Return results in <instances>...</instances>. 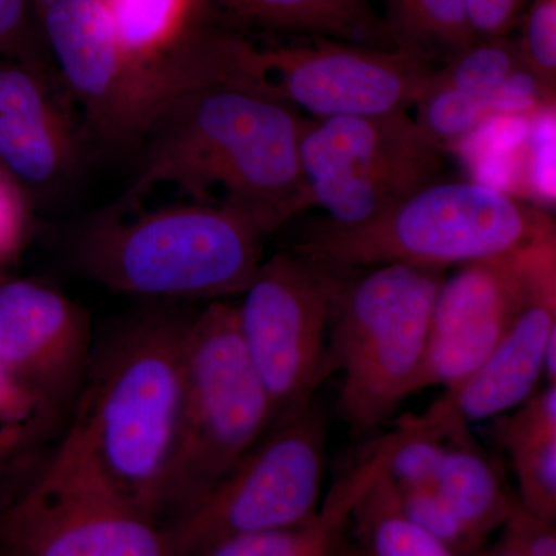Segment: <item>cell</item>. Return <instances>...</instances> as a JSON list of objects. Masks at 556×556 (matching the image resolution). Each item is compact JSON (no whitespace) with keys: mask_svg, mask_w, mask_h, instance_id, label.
I'll list each match as a JSON object with an SVG mask.
<instances>
[{"mask_svg":"<svg viewBox=\"0 0 556 556\" xmlns=\"http://www.w3.org/2000/svg\"><path fill=\"white\" fill-rule=\"evenodd\" d=\"M190 317L166 306L141 311L91 351L75 417L42 473L160 522L185 407Z\"/></svg>","mask_w":556,"mask_h":556,"instance_id":"obj_1","label":"cell"},{"mask_svg":"<svg viewBox=\"0 0 556 556\" xmlns=\"http://www.w3.org/2000/svg\"><path fill=\"white\" fill-rule=\"evenodd\" d=\"M305 119L232 87L174 91L150 112L130 188L108 211L129 214L156 186L175 185L197 203L243 212L269 236L311 207L300 164Z\"/></svg>","mask_w":556,"mask_h":556,"instance_id":"obj_2","label":"cell"},{"mask_svg":"<svg viewBox=\"0 0 556 556\" xmlns=\"http://www.w3.org/2000/svg\"><path fill=\"white\" fill-rule=\"evenodd\" d=\"M438 64L404 47L376 49L314 38L260 46L237 28L200 22L160 62L161 94L232 87L314 119L408 112Z\"/></svg>","mask_w":556,"mask_h":556,"instance_id":"obj_3","label":"cell"},{"mask_svg":"<svg viewBox=\"0 0 556 556\" xmlns=\"http://www.w3.org/2000/svg\"><path fill=\"white\" fill-rule=\"evenodd\" d=\"M265 237L243 212L195 201L135 218L105 208L72 252L84 276L115 291L215 302L247 291L265 260Z\"/></svg>","mask_w":556,"mask_h":556,"instance_id":"obj_4","label":"cell"},{"mask_svg":"<svg viewBox=\"0 0 556 556\" xmlns=\"http://www.w3.org/2000/svg\"><path fill=\"white\" fill-rule=\"evenodd\" d=\"M554 237L555 222L547 212L506 190L439 179L367 222L314 223L289 249L331 269L388 263L448 269Z\"/></svg>","mask_w":556,"mask_h":556,"instance_id":"obj_5","label":"cell"},{"mask_svg":"<svg viewBox=\"0 0 556 556\" xmlns=\"http://www.w3.org/2000/svg\"><path fill=\"white\" fill-rule=\"evenodd\" d=\"M334 270L328 369L342 372L338 415L361 438L416 394L447 269L388 263Z\"/></svg>","mask_w":556,"mask_h":556,"instance_id":"obj_6","label":"cell"},{"mask_svg":"<svg viewBox=\"0 0 556 556\" xmlns=\"http://www.w3.org/2000/svg\"><path fill=\"white\" fill-rule=\"evenodd\" d=\"M273 426V409L240 338L237 305L215 300L190 317L186 394L160 522L197 506Z\"/></svg>","mask_w":556,"mask_h":556,"instance_id":"obj_7","label":"cell"},{"mask_svg":"<svg viewBox=\"0 0 556 556\" xmlns=\"http://www.w3.org/2000/svg\"><path fill=\"white\" fill-rule=\"evenodd\" d=\"M327 457L328 420L314 399L274 424L197 506L164 526L174 556H200L229 538L313 521Z\"/></svg>","mask_w":556,"mask_h":556,"instance_id":"obj_8","label":"cell"},{"mask_svg":"<svg viewBox=\"0 0 556 556\" xmlns=\"http://www.w3.org/2000/svg\"><path fill=\"white\" fill-rule=\"evenodd\" d=\"M300 164L311 207L357 225L442 179L445 150L408 112L306 118Z\"/></svg>","mask_w":556,"mask_h":556,"instance_id":"obj_9","label":"cell"},{"mask_svg":"<svg viewBox=\"0 0 556 556\" xmlns=\"http://www.w3.org/2000/svg\"><path fill=\"white\" fill-rule=\"evenodd\" d=\"M334 281V269L288 249L263 260L240 295V338L269 399L273 426L314 401L318 386L331 376L328 329Z\"/></svg>","mask_w":556,"mask_h":556,"instance_id":"obj_10","label":"cell"},{"mask_svg":"<svg viewBox=\"0 0 556 556\" xmlns=\"http://www.w3.org/2000/svg\"><path fill=\"white\" fill-rule=\"evenodd\" d=\"M556 287V237L500 257L459 266L445 277L431 317L416 394L467 378L521 311Z\"/></svg>","mask_w":556,"mask_h":556,"instance_id":"obj_11","label":"cell"},{"mask_svg":"<svg viewBox=\"0 0 556 556\" xmlns=\"http://www.w3.org/2000/svg\"><path fill=\"white\" fill-rule=\"evenodd\" d=\"M56 78L109 148H135L152 110L149 73L119 43L101 0H33Z\"/></svg>","mask_w":556,"mask_h":556,"instance_id":"obj_12","label":"cell"},{"mask_svg":"<svg viewBox=\"0 0 556 556\" xmlns=\"http://www.w3.org/2000/svg\"><path fill=\"white\" fill-rule=\"evenodd\" d=\"M0 556H174L160 522L118 500L39 478L0 508Z\"/></svg>","mask_w":556,"mask_h":556,"instance_id":"obj_13","label":"cell"},{"mask_svg":"<svg viewBox=\"0 0 556 556\" xmlns=\"http://www.w3.org/2000/svg\"><path fill=\"white\" fill-rule=\"evenodd\" d=\"M90 338L86 311L53 285L0 281V364L43 413L67 407L78 396Z\"/></svg>","mask_w":556,"mask_h":556,"instance_id":"obj_14","label":"cell"},{"mask_svg":"<svg viewBox=\"0 0 556 556\" xmlns=\"http://www.w3.org/2000/svg\"><path fill=\"white\" fill-rule=\"evenodd\" d=\"M556 339V287L544 289L477 369L437 401L467 424L496 419L525 404L544 379L548 343Z\"/></svg>","mask_w":556,"mask_h":556,"instance_id":"obj_15","label":"cell"},{"mask_svg":"<svg viewBox=\"0 0 556 556\" xmlns=\"http://www.w3.org/2000/svg\"><path fill=\"white\" fill-rule=\"evenodd\" d=\"M431 486L466 538L471 556L484 552L518 504L503 464L479 444L466 420H456L450 430Z\"/></svg>","mask_w":556,"mask_h":556,"instance_id":"obj_16","label":"cell"},{"mask_svg":"<svg viewBox=\"0 0 556 556\" xmlns=\"http://www.w3.org/2000/svg\"><path fill=\"white\" fill-rule=\"evenodd\" d=\"M249 27L394 49L371 0H211Z\"/></svg>","mask_w":556,"mask_h":556,"instance_id":"obj_17","label":"cell"},{"mask_svg":"<svg viewBox=\"0 0 556 556\" xmlns=\"http://www.w3.org/2000/svg\"><path fill=\"white\" fill-rule=\"evenodd\" d=\"M495 420L493 434L514 464L519 504L556 522V383L538 388Z\"/></svg>","mask_w":556,"mask_h":556,"instance_id":"obj_18","label":"cell"},{"mask_svg":"<svg viewBox=\"0 0 556 556\" xmlns=\"http://www.w3.org/2000/svg\"><path fill=\"white\" fill-rule=\"evenodd\" d=\"M383 448L346 519L348 556H459L405 517L382 470Z\"/></svg>","mask_w":556,"mask_h":556,"instance_id":"obj_19","label":"cell"},{"mask_svg":"<svg viewBox=\"0 0 556 556\" xmlns=\"http://www.w3.org/2000/svg\"><path fill=\"white\" fill-rule=\"evenodd\" d=\"M0 159L22 181L60 185L78 160V139L64 110L50 115H0Z\"/></svg>","mask_w":556,"mask_h":556,"instance_id":"obj_20","label":"cell"},{"mask_svg":"<svg viewBox=\"0 0 556 556\" xmlns=\"http://www.w3.org/2000/svg\"><path fill=\"white\" fill-rule=\"evenodd\" d=\"M119 43L150 72L211 13V0H101Z\"/></svg>","mask_w":556,"mask_h":556,"instance_id":"obj_21","label":"cell"},{"mask_svg":"<svg viewBox=\"0 0 556 556\" xmlns=\"http://www.w3.org/2000/svg\"><path fill=\"white\" fill-rule=\"evenodd\" d=\"M354 495L346 482L338 481L313 521L229 538L200 556H340Z\"/></svg>","mask_w":556,"mask_h":556,"instance_id":"obj_22","label":"cell"},{"mask_svg":"<svg viewBox=\"0 0 556 556\" xmlns=\"http://www.w3.org/2000/svg\"><path fill=\"white\" fill-rule=\"evenodd\" d=\"M388 31L404 47L441 65L477 40L464 0H383Z\"/></svg>","mask_w":556,"mask_h":556,"instance_id":"obj_23","label":"cell"},{"mask_svg":"<svg viewBox=\"0 0 556 556\" xmlns=\"http://www.w3.org/2000/svg\"><path fill=\"white\" fill-rule=\"evenodd\" d=\"M521 68L517 38L477 39L452 60L438 65L428 84L478 97L495 93Z\"/></svg>","mask_w":556,"mask_h":556,"instance_id":"obj_24","label":"cell"},{"mask_svg":"<svg viewBox=\"0 0 556 556\" xmlns=\"http://www.w3.org/2000/svg\"><path fill=\"white\" fill-rule=\"evenodd\" d=\"M521 67L555 97L556 0H529L517 25Z\"/></svg>","mask_w":556,"mask_h":556,"instance_id":"obj_25","label":"cell"},{"mask_svg":"<svg viewBox=\"0 0 556 556\" xmlns=\"http://www.w3.org/2000/svg\"><path fill=\"white\" fill-rule=\"evenodd\" d=\"M0 47L17 51L40 78L50 84L58 79L33 0H0Z\"/></svg>","mask_w":556,"mask_h":556,"instance_id":"obj_26","label":"cell"},{"mask_svg":"<svg viewBox=\"0 0 556 556\" xmlns=\"http://www.w3.org/2000/svg\"><path fill=\"white\" fill-rule=\"evenodd\" d=\"M60 110L49 93V80L27 67H0V115H50Z\"/></svg>","mask_w":556,"mask_h":556,"instance_id":"obj_27","label":"cell"},{"mask_svg":"<svg viewBox=\"0 0 556 556\" xmlns=\"http://www.w3.org/2000/svg\"><path fill=\"white\" fill-rule=\"evenodd\" d=\"M519 556H556V522L515 506L500 529V538Z\"/></svg>","mask_w":556,"mask_h":556,"instance_id":"obj_28","label":"cell"},{"mask_svg":"<svg viewBox=\"0 0 556 556\" xmlns=\"http://www.w3.org/2000/svg\"><path fill=\"white\" fill-rule=\"evenodd\" d=\"M477 39L514 35L529 0H464Z\"/></svg>","mask_w":556,"mask_h":556,"instance_id":"obj_29","label":"cell"},{"mask_svg":"<svg viewBox=\"0 0 556 556\" xmlns=\"http://www.w3.org/2000/svg\"><path fill=\"white\" fill-rule=\"evenodd\" d=\"M43 415L36 399L0 364V426L35 427Z\"/></svg>","mask_w":556,"mask_h":556,"instance_id":"obj_30","label":"cell"},{"mask_svg":"<svg viewBox=\"0 0 556 556\" xmlns=\"http://www.w3.org/2000/svg\"><path fill=\"white\" fill-rule=\"evenodd\" d=\"M25 228V211L16 190L0 179V258L20 247Z\"/></svg>","mask_w":556,"mask_h":556,"instance_id":"obj_31","label":"cell"},{"mask_svg":"<svg viewBox=\"0 0 556 556\" xmlns=\"http://www.w3.org/2000/svg\"><path fill=\"white\" fill-rule=\"evenodd\" d=\"M31 431L33 427L0 428V508L13 497L9 493L11 470Z\"/></svg>","mask_w":556,"mask_h":556,"instance_id":"obj_32","label":"cell"},{"mask_svg":"<svg viewBox=\"0 0 556 556\" xmlns=\"http://www.w3.org/2000/svg\"><path fill=\"white\" fill-rule=\"evenodd\" d=\"M479 556H519L511 551L510 547L506 546L501 540H496L495 543L489 544Z\"/></svg>","mask_w":556,"mask_h":556,"instance_id":"obj_33","label":"cell"},{"mask_svg":"<svg viewBox=\"0 0 556 556\" xmlns=\"http://www.w3.org/2000/svg\"><path fill=\"white\" fill-rule=\"evenodd\" d=\"M340 556H348V543H346V546H345V551H343V554L340 555Z\"/></svg>","mask_w":556,"mask_h":556,"instance_id":"obj_34","label":"cell"}]
</instances>
